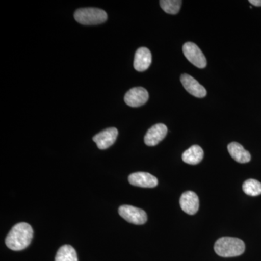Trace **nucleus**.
<instances>
[{"mask_svg": "<svg viewBox=\"0 0 261 261\" xmlns=\"http://www.w3.org/2000/svg\"><path fill=\"white\" fill-rule=\"evenodd\" d=\"M33 228L27 223H19L12 228L5 239L7 247L12 250L20 251L29 246L33 239Z\"/></svg>", "mask_w": 261, "mask_h": 261, "instance_id": "nucleus-1", "label": "nucleus"}, {"mask_svg": "<svg viewBox=\"0 0 261 261\" xmlns=\"http://www.w3.org/2000/svg\"><path fill=\"white\" fill-rule=\"evenodd\" d=\"M214 250L216 253L221 257L240 256L245 252V245L240 239L224 237L216 242Z\"/></svg>", "mask_w": 261, "mask_h": 261, "instance_id": "nucleus-2", "label": "nucleus"}, {"mask_svg": "<svg viewBox=\"0 0 261 261\" xmlns=\"http://www.w3.org/2000/svg\"><path fill=\"white\" fill-rule=\"evenodd\" d=\"M74 18L82 25H99L107 20L108 15L105 10L99 8H80L75 12Z\"/></svg>", "mask_w": 261, "mask_h": 261, "instance_id": "nucleus-3", "label": "nucleus"}, {"mask_svg": "<svg viewBox=\"0 0 261 261\" xmlns=\"http://www.w3.org/2000/svg\"><path fill=\"white\" fill-rule=\"evenodd\" d=\"M120 216L130 224L142 225L147 221V214L145 211L132 205H121L118 209Z\"/></svg>", "mask_w": 261, "mask_h": 261, "instance_id": "nucleus-4", "label": "nucleus"}, {"mask_svg": "<svg viewBox=\"0 0 261 261\" xmlns=\"http://www.w3.org/2000/svg\"><path fill=\"white\" fill-rule=\"evenodd\" d=\"M183 53L192 64L199 68H205L207 60L197 44L192 42L185 43L183 46Z\"/></svg>", "mask_w": 261, "mask_h": 261, "instance_id": "nucleus-5", "label": "nucleus"}, {"mask_svg": "<svg viewBox=\"0 0 261 261\" xmlns=\"http://www.w3.org/2000/svg\"><path fill=\"white\" fill-rule=\"evenodd\" d=\"M149 99V93L143 87L130 89L125 94L124 101L128 106L138 108L143 106Z\"/></svg>", "mask_w": 261, "mask_h": 261, "instance_id": "nucleus-6", "label": "nucleus"}, {"mask_svg": "<svg viewBox=\"0 0 261 261\" xmlns=\"http://www.w3.org/2000/svg\"><path fill=\"white\" fill-rule=\"evenodd\" d=\"M128 181L133 186L143 188H154L159 184L157 178L146 172H136L128 176Z\"/></svg>", "mask_w": 261, "mask_h": 261, "instance_id": "nucleus-7", "label": "nucleus"}, {"mask_svg": "<svg viewBox=\"0 0 261 261\" xmlns=\"http://www.w3.org/2000/svg\"><path fill=\"white\" fill-rule=\"evenodd\" d=\"M168 133V128L163 123H158L151 127L145 137V143L149 147L159 145L160 142L166 137Z\"/></svg>", "mask_w": 261, "mask_h": 261, "instance_id": "nucleus-8", "label": "nucleus"}, {"mask_svg": "<svg viewBox=\"0 0 261 261\" xmlns=\"http://www.w3.org/2000/svg\"><path fill=\"white\" fill-rule=\"evenodd\" d=\"M118 132L117 128L112 127L99 132L93 137L94 142L97 144L98 148L106 149L109 148L115 143L118 137Z\"/></svg>", "mask_w": 261, "mask_h": 261, "instance_id": "nucleus-9", "label": "nucleus"}, {"mask_svg": "<svg viewBox=\"0 0 261 261\" xmlns=\"http://www.w3.org/2000/svg\"><path fill=\"white\" fill-rule=\"evenodd\" d=\"M181 82L183 87L189 93L194 97L202 98L205 97L207 94V91L203 86L201 85L195 79L189 74H182L181 75Z\"/></svg>", "mask_w": 261, "mask_h": 261, "instance_id": "nucleus-10", "label": "nucleus"}, {"mask_svg": "<svg viewBox=\"0 0 261 261\" xmlns=\"http://www.w3.org/2000/svg\"><path fill=\"white\" fill-rule=\"evenodd\" d=\"M179 203L182 210L189 215L197 214L200 207L198 197L195 192L192 191L185 192L182 194Z\"/></svg>", "mask_w": 261, "mask_h": 261, "instance_id": "nucleus-11", "label": "nucleus"}, {"mask_svg": "<svg viewBox=\"0 0 261 261\" xmlns=\"http://www.w3.org/2000/svg\"><path fill=\"white\" fill-rule=\"evenodd\" d=\"M152 63V55L147 48L140 47L135 53L134 67L139 72L145 71L148 69Z\"/></svg>", "mask_w": 261, "mask_h": 261, "instance_id": "nucleus-12", "label": "nucleus"}, {"mask_svg": "<svg viewBox=\"0 0 261 261\" xmlns=\"http://www.w3.org/2000/svg\"><path fill=\"white\" fill-rule=\"evenodd\" d=\"M230 155L235 161L240 163H247L251 160V155L248 151L245 150L243 146L238 142H231L228 145Z\"/></svg>", "mask_w": 261, "mask_h": 261, "instance_id": "nucleus-13", "label": "nucleus"}, {"mask_svg": "<svg viewBox=\"0 0 261 261\" xmlns=\"http://www.w3.org/2000/svg\"><path fill=\"white\" fill-rule=\"evenodd\" d=\"M203 150L199 145L192 146L182 154L184 162L190 165L199 164L203 159Z\"/></svg>", "mask_w": 261, "mask_h": 261, "instance_id": "nucleus-14", "label": "nucleus"}, {"mask_svg": "<svg viewBox=\"0 0 261 261\" xmlns=\"http://www.w3.org/2000/svg\"><path fill=\"white\" fill-rule=\"evenodd\" d=\"M55 261H78V257L73 247L65 245L58 250Z\"/></svg>", "mask_w": 261, "mask_h": 261, "instance_id": "nucleus-15", "label": "nucleus"}, {"mask_svg": "<svg viewBox=\"0 0 261 261\" xmlns=\"http://www.w3.org/2000/svg\"><path fill=\"white\" fill-rule=\"evenodd\" d=\"M243 191L249 196H258L261 195V183L255 179H247L244 182L243 185Z\"/></svg>", "mask_w": 261, "mask_h": 261, "instance_id": "nucleus-16", "label": "nucleus"}, {"mask_svg": "<svg viewBox=\"0 0 261 261\" xmlns=\"http://www.w3.org/2000/svg\"><path fill=\"white\" fill-rule=\"evenodd\" d=\"M182 1L181 0H161L160 1L162 9L166 13L171 15L177 14L181 8Z\"/></svg>", "mask_w": 261, "mask_h": 261, "instance_id": "nucleus-17", "label": "nucleus"}, {"mask_svg": "<svg viewBox=\"0 0 261 261\" xmlns=\"http://www.w3.org/2000/svg\"><path fill=\"white\" fill-rule=\"evenodd\" d=\"M249 3H251L252 5L256 7L261 6V0H250Z\"/></svg>", "mask_w": 261, "mask_h": 261, "instance_id": "nucleus-18", "label": "nucleus"}]
</instances>
